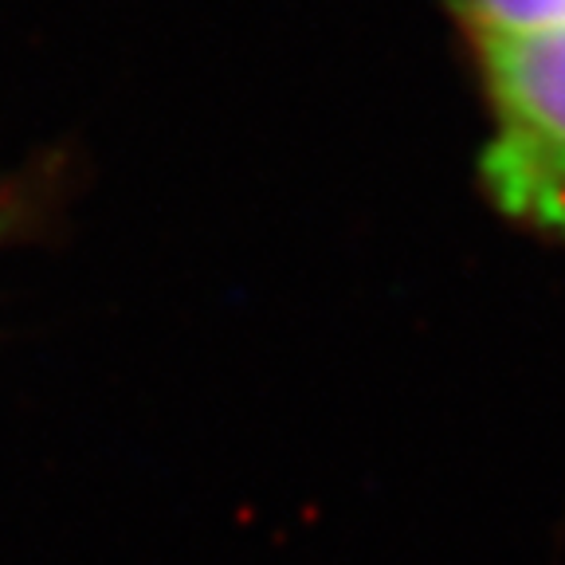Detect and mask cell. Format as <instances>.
Masks as SVG:
<instances>
[{"label": "cell", "mask_w": 565, "mask_h": 565, "mask_svg": "<svg viewBox=\"0 0 565 565\" xmlns=\"http://www.w3.org/2000/svg\"><path fill=\"white\" fill-rule=\"evenodd\" d=\"M491 138L483 185L503 216L565 239V32L476 44Z\"/></svg>", "instance_id": "cell-1"}, {"label": "cell", "mask_w": 565, "mask_h": 565, "mask_svg": "<svg viewBox=\"0 0 565 565\" xmlns=\"http://www.w3.org/2000/svg\"><path fill=\"white\" fill-rule=\"evenodd\" d=\"M448 9L471 47L565 32V0H448Z\"/></svg>", "instance_id": "cell-2"}]
</instances>
